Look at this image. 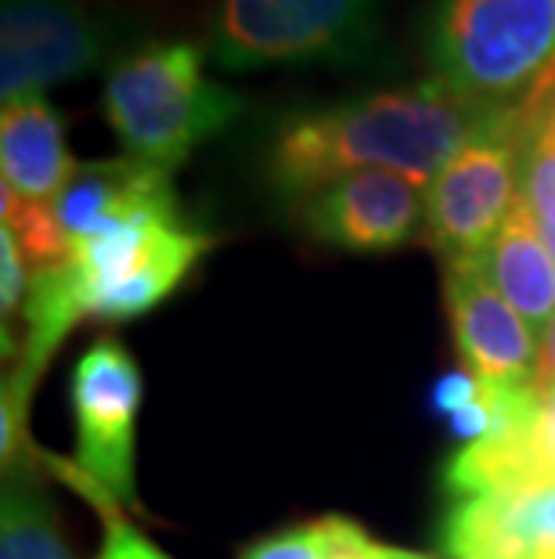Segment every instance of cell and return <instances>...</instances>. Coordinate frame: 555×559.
Listing matches in <instances>:
<instances>
[{
  "mask_svg": "<svg viewBox=\"0 0 555 559\" xmlns=\"http://www.w3.org/2000/svg\"><path fill=\"white\" fill-rule=\"evenodd\" d=\"M491 116L451 94L441 80L297 112L270 141V185L289 199H311L350 174L389 170L422 188L487 127Z\"/></svg>",
  "mask_w": 555,
  "mask_h": 559,
  "instance_id": "obj_1",
  "label": "cell"
},
{
  "mask_svg": "<svg viewBox=\"0 0 555 559\" xmlns=\"http://www.w3.org/2000/svg\"><path fill=\"white\" fill-rule=\"evenodd\" d=\"M101 109L130 159L177 170L242 112V98L206 76L198 44L156 40L116 62Z\"/></svg>",
  "mask_w": 555,
  "mask_h": 559,
  "instance_id": "obj_2",
  "label": "cell"
},
{
  "mask_svg": "<svg viewBox=\"0 0 555 559\" xmlns=\"http://www.w3.org/2000/svg\"><path fill=\"white\" fill-rule=\"evenodd\" d=\"M430 62L476 109H516L555 66V0H436Z\"/></svg>",
  "mask_w": 555,
  "mask_h": 559,
  "instance_id": "obj_3",
  "label": "cell"
},
{
  "mask_svg": "<svg viewBox=\"0 0 555 559\" xmlns=\"http://www.w3.org/2000/svg\"><path fill=\"white\" fill-rule=\"evenodd\" d=\"M209 246L214 239L195 231L177 202L76 242L69 260L76 318L123 321L152 311L188 278Z\"/></svg>",
  "mask_w": 555,
  "mask_h": 559,
  "instance_id": "obj_4",
  "label": "cell"
},
{
  "mask_svg": "<svg viewBox=\"0 0 555 559\" xmlns=\"http://www.w3.org/2000/svg\"><path fill=\"white\" fill-rule=\"evenodd\" d=\"M379 0H217L209 55L231 73L361 51Z\"/></svg>",
  "mask_w": 555,
  "mask_h": 559,
  "instance_id": "obj_5",
  "label": "cell"
},
{
  "mask_svg": "<svg viewBox=\"0 0 555 559\" xmlns=\"http://www.w3.org/2000/svg\"><path fill=\"white\" fill-rule=\"evenodd\" d=\"M523 148L512 112H494L487 127L426 185L422 228L444 264L487 257L519 199Z\"/></svg>",
  "mask_w": 555,
  "mask_h": 559,
  "instance_id": "obj_6",
  "label": "cell"
},
{
  "mask_svg": "<svg viewBox=\"0 0 555 559\" xmlns=\"http://www.w3.org/2000/svg\"><path fill=\"white\" fill-rule=\"evenodd\" d=\"M141 368L120 340L101 336L73 368L76 462L109 498H134V423Z\"/></svg>",
  "mask_w": 555,
  "mask_h": 559,
  "instance_id": "obj_7",
  "label": "cell"
},
{
  "mask_svg": "<svg viewBox=\"0 0 555 559\" xmlns=\"http://www.w3.org/2000/svg\"><path fill=\"white\" fill-rule=\"evenodd\" d=\"M101 47V26L76 0H0V98H44L98 66Z\"/></svg>",
  "mask_w": 555,
  "mask_h": 559,
  "instance_id": "obj_8",
  "label": "cell"
},
{
  "mask_svg": "<svg viewBox=\"0 0 555 559\" xmlns=\"http://www.w3.org/2000/svg\"><path fill=\"white\" fill-rule=\"evenodd\" d=\"M422 221H426L422 188L389 170L350 174L303 199L306 235L347 253H389L408 246Z\"/></svg>",
  "mask_w": 555,
  "mask_h": 559,
  "instance_id": "obj_9",
  "label": "cell"
},
{
  "mask_svg": "<svg viewBox=\"0 0 555 559\" xmlns=\"http://www.w3.org/2000/svg\"><path fill=\"white\" fill-rule=\"evenodd\" d=\"M447 267V311H451L455 347L472 376L516 383L534 379L538 343L534 329L519 318L516 307L491 282L487 264L480 260H455Z\"/></svg>",
  "mask_w": 555,
  "mask_h": 559,
  "instance_id": "obj_10",
  "label": "cell"
},
{
  "mask_svg": "<svg viewBox=\"0 0 555 559\" xmlns=\"http://www.w3.org/2000/svg\"><path fill=\"white\" fill-rule=\"evenodd\" d=\"M173 185L170 170H159L141 159H109V163H84L51 202L58 224L65 228L69 242H87L94 235L116 228L145 210L170 206Z\"/></svg>",
  "mask_w": 555,
  "mask_h": 559,
  "instance_id": "obj_11",
  "label": "cell"
},
{
  "mask_svg": "<svg viewBox=\"0 0 555 559\" xmlns=\"http://www.w3.org/2000/svg\"><path fill=\"white\" fill-rule=\"evenodd\" d=\"M76 163L69 159L62 116L44 98L4 105L0 116V174L26 202H55Z\"/></svg>",
  "mask_w": 555,
  "mask_h": 559,
  "instance_id": "obj_12",
  "label": "cell"
},
{
  "mask_svg": "<svg viewBox=\"0 0 555 559\" xmlns=\"http://www.w3.org/2000/svg\"><path fill=\"white\" fill-rule=\"evenodd\" d=\"M483 264H487V275L498 285V293L534 329V336L545 332L555 318V260L538 235V221L523 199H516L509 221L491 242Z\"/></svg>",
  "mask_w": 555,
  "mask_h": 559,
  "instance_id": "obj_13",
  "label": "cell"
},
{
  "mask_svg": "<svg viewBox=\"0 0 555 559\" xmlns=\"http://www.w3.org/2000/svg\"><path fill=\"white\" fill-rule=\"evenodd\" d=\"M0 559H76L40 491L26 480L8 484L0 516Z\"/></svg>",
  "mask_w": 555,
  "mask_h": 559,
  "instance_id": "obj_14",
  "label": "cell"
},
{
  "mask_svg": "<svg viewBox=\"0 0 555 559\" xmlns=\"http://www.w3.org/2000/svg\"><path fill=\"white\" fill-rule=\"evenodd\" d=\"M0 199H4V231L15 235L29 275L33 271L62 267L73 260V242H69L65 228L58 224L51 202H26L19 192H11L8 185L0 188Z\"/></svg>",
  "mask_w": 555,
  "mask_h": 559,
  "instance_id": "obj_15",
  "label": "cell"
},
{
  "mask_svg": "<svg viewBox=\"0 0 555 559\" xmlns=\"http://www.w3.org/2000/svg\"><path fill=\"white\" fill-rule=\"evenodd\" d=\"M519 199L541 224L555 228V141H534L519 163Z\"/></svg>",
  "mask_w": 555,
  "mask_h": 559,
  "instance_id": "obj_16",
  "label": "cell"
},
{
  "mask_svg": "<svg viewBox=\"0 0 555 559\" xmlns=\"http://www.w3.org/2000/svg\"><path fill=\"white\" fill-rule=\"evenodd\" d=\"M242 559H325L322 527H317V520H314V523H303V527L267 534V538L253 542L250 549L242 552Z\"/></svg>",
  "mask_w": 555,
  "mask_h": 559,
  "instance_id": "obj_17",
  "label": "cell"
},
{
  "mask_svg": "<svg viewBox=\"0 0 555 559\" xmlns=\"http://www.w3.org/2000/svg\"><path fill=\"white\" fill-rule=\"evenodd\" d=\"M325 542V559H383L386 545H375L369 538V531L358 527L353 520L342 516H325L317 520Z\"/></svg>",
  "mask_w": 555,
  "mask_h": 559,
  "instance_id": "obj_18",
  "label": "cell"
},
{
  "mask_svg": "<svg viewBox=\"0 0 555 559\" xmlns=\"http://www.w3.org/2000/svg\"><path fill=\"white\" fill-rule=\"evenodd\" d=\"M0 307H4V318H11V311L26 307V296H29V267L22 260V249L15 242L11 231H0Z\"/></svg>",
  "mask_w": 555,
  "mask_h": 559,
  "instance_id": "obj_19",
  "label": "cell"
},
{
  "mask_svg": "<svg viewBox=\"0 0 555 559\" xmlns=\"http://www.w3.org/2000/svg\"><path fill=\"white\" fill-rule=\"evenodd\" d=\"M480 397V379L472 372H447L430 390V408L444 419H451L455 412H462L466 404Z\"/></svg>",
  "mask_w": 555,
  "mask_h": 559,
  "instance_id": "obj_20",
  "label": "cell"
},
{
  "mask_svg": "<svg viewBox=\"0 0 555 559\" xmlns=\"http://www.w3.org/2000/svg\"><path fill=\"white\" fill-rule=\"evenodd\" d=\"M98 559H170L159 545H152L145 534L134 531L123 520H109V538Z\"/></svg>",
  "mask_w": 555,
  "mask_h": 559,
  "instance_id": "obj_21",
  "label": "cell"
},
{
  "mask_svg": "<svg viewBox=\"0 0 555 559\" xmlns=\"http://www.w3.org/2000/svg\"><path fill=\"white\" fill-rule=\"evenodd\" d=\"M530 440L538 448L541 466L555 480V386H541V404H538V419L530 426Z\"/></svg>",
  "mask_w": 555,
  "mask_h": 559,
  "instance_id": "obj_22",
  "label": "cell"
},
{
  "mask_svg": "<svg viewBox=\"0 0 555 559\" xmlns=\"http://www.w3.org/2000/svg\"><path fill=\"white\" fill-rule=\"evenodd\" d=\"M538 386H555V318L548 329L541 332V350H538V368H534Z\"/></svg>",
  "mask_w": 555,
  "mask_h": 559,
  "instance_id": "obj_23",
  "label": "cell"
},
{
  "mask_svg": "<svg viewBox=\"0 0 555 559\" xmlns=\"http://www.w3.org/2000/svg\"><path fill=\"white\" fill-rule=\"evenodd\" d=\"M534 221H538V217H534ZM538 235L545 239L548 253H552V260H555V228H552V224H541V221H538Z\"/></svg>",
  "mask_w": 555,
  "mask_h": 559,
  "instance_id": "obj_24",
  "label": "cell"
},
{
  "mask_svg": "<svg viewBox=\"0 0 555 559\" xmlns=\"http://www.w3.org/2000/svg\"><path fill=\"white\" fill-rule=\"evenodd\" d=\"M383 559H426V556H415V552H400V549H383Z\"/></svg>",
  "mask_w": 555,
  "mask_h": 559,
  "instance_id": "obj_25",
  "label": "cell"
}]
</instances>
